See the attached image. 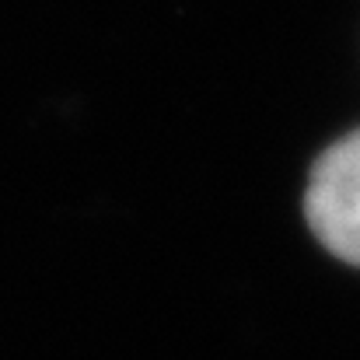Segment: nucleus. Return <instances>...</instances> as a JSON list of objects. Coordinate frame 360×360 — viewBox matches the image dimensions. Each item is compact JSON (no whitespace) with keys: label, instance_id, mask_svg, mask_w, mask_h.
Instances as JSON below:
<instances>
[{"label":"nucleus","instance_id":"1","mask_svg":"<svg viewBox=\"0 0 360 360\" xmlns=\"http://www.w3.org/2000/svg\"><path fill=\"white\" fill-rule=\"evenodd\" d=\"M304 217L326 252L360 269V126L315 158Z\"/></svg>","mask_w":360,"mask_h":360}]
</instances>
